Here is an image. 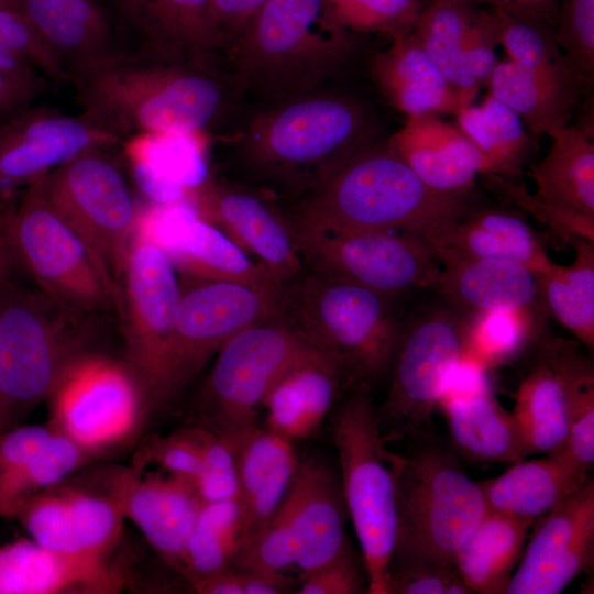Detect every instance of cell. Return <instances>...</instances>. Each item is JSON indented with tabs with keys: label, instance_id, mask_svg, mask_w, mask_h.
I'll return each mask as SVG.
<instances>
[{
	"label": "cell",
	"instance_id": "6da1fadb",
	"mask_svg": "<svg viewBox=\"0 0 594 594\" xmlns=\"http://www.w3.org/2000/svg\"><path fill=\"white\" fill-rule=\"evenodd\" d=\"M76 101L90 121L118 139L209 132L226 103L213 66L120 50L75 75Z\"/></svg>",
	"mask_w": 594,
	"mask_h": 594
},
{
	"label": "cell",
	"instance_id": "7a4b0ae2",
	"mask_svg": "<svg viewBox=\"0 0 594 594\" xmlns=\"http://www.w3.org/2000/svg\"><path fill=\"white\" fill-rule=\"evenodd\" d=\"M358 101L316 91L275 103L239 140L244 167L270 191H311L348 156L372 141Z\"/></svg>",
	"mask_w": 594,
	"mask_h": 594
},
{
	"label": "cell",
	"instance_id": "3957f363",
	"mask_svg": "<svg viewBox=\"0 0 594 594\" xmlns=\"http://www.w3.org/2000/svg\"><path fill=\"white\" fill-rule=\"evenodd\" d=\"M470 209V193L432 190L387 142L371 141L306 194L293 212L344 229L420 235Z\"/></svg>",
	"mask_w": 594,
	"mask_h": 594
},
{
	"label": "cell",
	"instance_id": "277c9868",
	"mask_svg": "<svg viewBox=\"0 0 594 594\" xmlns=\"http://www.w3.org/2000/svg\"><path fill=\"white\" fill-rule=\"evenodd\" d=\"M101 320L23 280L0 290V431L23 424L92 344Z\"/></svg>",
	"mask_w": 594,
	"mask_h": 594
},
{
	"label": "cell",
	"instance_id": "5b68a950",
	"mask_svg": "<svg viewBox=\"0 0 594 594\" xmlns=\"http://www.w3.org/2000/svg\"><path fill=\"white\" fill-rule=\"evenodd\" d=\"M353 35L323 0H267L229 48L238 82L277 103L316 91L350 57Z\"/></svg>",
	"mask_w": 594,
	"mask_h": 594
},
{
	"label": "cell",
	"instance_id": "8992f818",
	"mask_svg": "<svg viewBox=\"0 0 594 594\" xmlns=\"http://www.w3.org/2000/svg\"><path fill=\"white\" fill-rule=\"evenodd\" d=\"M392 298L315 272L284 285L280 315L341 367L344 386L369 387L391 370L402 326Z\"/></svg>",
	"mask_w": 594,
	"mask_h": 594
},
{
	"label": "cell",
	"instance_id": "52a82bcc",
	"mask_svg": "<svg viewBox=\"0 0 594 594\" xmlns=\"http://www.w3.org/2000/svg\"><path fill=\"white\" fill-rule=\"evenodd\" d=\"M396 535L389 570L415 564H455V556L487 512L479 482L455 454L421 443L393 453Z\"/></svg>",
	"mask_w": 594,
	"mask_h": 594
},
{
	"label": "cell",
	"instance_id": "ba28073f",
	"mask_svg": "<svg viewBox=\"0 0 594 594\" xmlns=\"http://www.w3.org/2000/svg\"><path fill=\"white\" fill-rule=\"evenodd\" d=\"M342 495L361 550L367 593L388 594L396 535L393 452L385 447L366 387H354L331 416Z\"/></svg>",
	"mask_w": 594,
	"mask_h": 594
},
{
	"label": "cell",
	"instance_id": "9c48e42d",
	"mask_svg": "<svg viewBox=\"0 0 594 594\" xmlns=\"http://www.w3.org/2000/svg\"><path fill=\"white\" fill-rule=\"evenodd\" d=\"M112 146H95L64 162L43 178L47 200L82 240L118 311L131 243L141 212Z\"/></svg>",
	"mask_w": 594,
	"mask_h": 594
},
{
	"label": "cell",
	"instance_id": "30bf717a",
	"mask_svg": "<svg viewBox=\"0 0 594 594\" xmlns=\"http://www.w3.org/2000/svg\"><path fill=\"white\" fill-rule=\"evenodd\" d=\"M311 346L280 312L230 338L195 402L194 425L233 442L257 425L277 378Z\"/></svg>",
	"mask_w": 594,
	"mask_h": 594
},
{
	"label": "cell",
	"instance_id": "8fae6325",
	"mask_svg": "<svg viewBox=\"0 0 594 594\" xmlns=\"http://www.w3.org/2000/svg\"><path fill=\"white\" fill-rule=\"evenodd\" d=\"M46 402L50 426L97 460L132 446L153 411L127 363L96 350L66 370Z\"/></svg>",
	"mask_w": 594,
	"mask_h": 594
},
{
	"label": "cell",
	"instance_id": "7c38bea8",
	"mask_svg": "<svg viewBox=\"0 0 594 594\" xmlns=\"http://www.w3.org/2000/svg\"><path fill=\"white\" fill-rule=\"evenodd\" d=\"M136 473L133 465L90 462L29 501L15 520L44 547L109 558L121 538Z\"/></svg>",
	"mask_w": 594,
	"mask_h": 594
},
{
	"label": "cell",
	"instance_id": "4fadbf2b",
	"mask_svg": "<svg viewBox=\"0 0 594 594\" xmlns=\"http://www.w3.org/2000/svg\"><path fill=\"white\" fill-rule=\"evenodd\" d=\"M21 266L48 297L87 318L118 314L116 298L89 250L46 198L43 178L28 187L8 216Z\"/></svg>",
	"mask_w": 594,
	"mask_h": 594
},
{
	"label": "cell",
	"instance_id": "5bb4252c",
	"mask_svg": "<svg viewBox=\"0 0 594 594\" xmlns=\"http://www.w3.org/2000/svg\"><path fill=\"white\" fill-rule=\"evenodd\" d=\"M305 267L388 298L435 287L440 264L419 235L344 229L296 213L287 216Z\"/></svg>",
	"mask_w": 594,
	"mask_h": 594
},
{
	"label": "cell",
	"instance_id": "9a60e30c",
	"mask_svg": "<svg viewBox=\"0 0 594 594\" xmlns=\"http://www.w3.org/2000/svg\"><path fill=\"white\" fill-rule=\"evenodd\" d=\"M282 293L234 282L182 277L157 407L176 397L230 338L278 315Z\"/></svg>",
	"mask_w": 594,
	"mask_h": 594
},
{
	"label": "cell",
	"instance_id": "2e32d148",
	"mask_svg": "<svg viewBox=\"0 0 594 594\" xmlns=\"http://www.w3.org/2000/svg\"><path fill=\"white\" fill-rule=\"evenodd\" d=\"M464 317L451 307L417 315L402 326L386 398L376 410L385 440L422 437L443 380L462 353Z\"/></svg>",
	"mask_w": 594,
	"mask_h": 594
},
{
	"label": "cell",
	"instance_id": "e0dca14e",
	"mask_svg": "<svg viewBox=\"0 0 594 594\" xmlns=\"http://www.w3.org/2000/svg\"><path fill=\"white\" fill-rule=\"evenodd\" d=\"M180 296L176 268L163 246L141 223L124 270L118 311L124 342L123 361L157 408L162 370Z\"/></svg>",
	"mask_w": 594,
	"mask_h": 594
},
{
	"label": "cell",
	"instance_id": "ac0fdd59",
	"mask_svg": "<svg viewBox=\"0 0 594 594\" xmlns=\"http://www.w3.org/2000/svg\"><path fill=\"white\" fill-rule=\"evenodd\" d=\"M120 141L84 113L43 106L32 105L0 120V212L10 210L28 187L78 153Z\"/></svg>",
	"mask_w": 594,
	"mask_h": 594
},
{
	"label": "cell",
	"instance_id": "d6986e66",
	"mask_svg": "<svg viewBox=\"0 0 594 594\" xmlns=\"http://www.w3.org/2000/svg\"><path fill=\"white\" fill-rule=\"evenodd\" d=\"M183 198L197 218L221 230L283 285L304 273L288 217L262 194L207 176Z\"/></svg>",
	"mask_w": 594,
	"mask_h": 594
},
{
	"label": "cell",
	"instance_id": "ffe728a7",
	"mask_svg": "<svg viewBox=\"0 0 594 594\" xmlns=\"http://www.w3.org/2000/svg\"><path fill=\"white\" fill-rule=\"evenodd\" d=\"M506 594H558L594 566V481L534 525Z\"/></svg>",
	"mask_w": 594,
	"mask_h": 594
},
{
	"label": "cell",
	"instance_id": "44dd1931",
	"mask_svg": "<svg viewBox=\"0 0 594 594\" xmlns=\"http://www.w3.org/2000/svg\"><path fill=\"white\" fill-rule=\"evenodd\" d=\"M299 578L327 563L350 543L340 480L321 460H300L282 503Z\"/></svg>",
	"mask_w": 594,
	"mask_h": 594
},
{
	"label": "cell",
	"instance_id": "7402d4cb",
	"mask_svg": "<svg viewBox=\"0 0 594 594\" xmlns=\"http://www.w3.org/2000/svg\"><path fill=\"white\" fill-rule=\"evenodd\" d=\"M94 461L48 422L0 431V517L15 519L33 497Z\"/></svg>",
	"mask_w": 594,
	"mask_h": 594
},
{
	"label": "cell",
	"instance_id": "603a6c76",
	"mask_svg": "<svg viewBox=\"0 0 594 594\" xmlns=\"http://www.w3.org/2000/svg\"><path fill=\"white\" fill-rule=\"evenodd\" d=\"M125 584L109 558L56 551L31 538L0 546V594H116Z\"/></svg>",
	"mask_w": 594,
	"mask_h": 594
},
{
	"label": "cell",
	"instance_id": "cb8c5ba5",
	"mask_svg": "<svg viewBox=\"0 0 594 594\" xmlns=\"http://www.w3.org/2000/svg\"><path fill=\"white\" fill-rule=\"evenodd\" d=\"M135 37L131 51L213 66L226 48L210 0H117Z\"/></svg>",
	"mask_w": 594,
	"mask_h": 594
},
{
	"label": "cell",
	"instance_id": "d4e9b609",
	"mask_svg": "<svg viewBox=\"0 0 594 594\" xmlns=\"http://www.w3.org/2000/svg\"><path fill=\"white\" fill-rule=\"evenodd\" d=\"M204 504L194 481L138 469L125 519L138 527L162 562L183 578L187 544Z\"/></svg>",
	"mask_w": 594,
	"mask_h": 594
},
{
	"label": "cell",
	"instance_id": "484cf974",
	"mask_svg": "<svg viewBox=\"0 0 594 594\" xmlns=\"http://www.w3.org/2000/svg\"><path fill=\"white\" fill-rule=\"evenodd\" d=\"M386 142L429 188L440 194H469L477 175L493 174L481 151L457 125L438 116L407 118Z\"/></svg>",
	"mask_w": 594,
	"mask_h": 594
},
{
	"label": "cell",
	"instance_id": "4316f807",
	"mask_svg": "<svg viewBox=\"0 0 594 594\" xmlns=\"http://www.w3.org/2000/svg\"><path fill=\"white\" fill-rule=\"evenodd\" d=\"M419 237L433 255L513 261L536 276L553 262L528 222L502 209H470L461 217L432 226Z\"/></svg>",
	"mask_w": 594,
	"mask_h": 594
},
{
	"label": "cell",
	"instance_id": "83f0119b",
	"mask_svg": "<svg viewBox=\"0 0 594 594\" xmlns=\"http://www.w3.org/2000/svg\"><path fill=\"white\" fill-rule=\"evenodd\" d=\"M440 274L433 288L462 316L520 308L547 317L537 276L513 261L435 254Z\"/></svg>",
	"mask_w": 594,
	"mask_h": 594
},
{
	"label": "cell",
	"instance_id": "f1b7e54d",
	"mask_svg": "<svg viewBox=\"0 0 594 594\" xmlns=\"http://www.w3.org/2000/svg\"><path fill=\"white\" fill-rule=\"evenodd\" d=\"M344 385L340 365L311 348L271 387L263 400L265 428L295 442L312 436Z\"/></svg>",
	"mask_w": 594,
	"mask_h": 594
},
{
	"label": "cell",
	"instance_id": "f546056e",
	"mask_svg": "<svg viewBox=\"0 0 594 594\" xmlns=\"http://www.w3.org/2000/svg\"><path fill=\"white\" fill-rule=\"evenodd\" d=\"M68 80L122 47L96 0H18Z\"/></svg>",
	"mask_w": 594,
	"mask_h": 594
},
{
	"label": "cell",
	"instance_id": "4dcf8cb0",
	"mask_svg": "<svg viewBox=\"0 0 594 594\" xmlns=\"http://www.w3.org/2000/svg\"><path fill=\"white\" fill-rule=\"evenodd\" d=\"M141 222L166 251L182 277L234 282L276 293L284 288L221 230L196 216L178 222L168 233L153 230L143 216Z\"/></svg>",
	"mask_w": 594,
	"mask_h": 594
},
{
	"label": "cell",
	"instance_id": "1f68e13d",
	"mask_svg": "<svg viewBox=\"0 0 594 594\" xmlns=\"http://www.w3.org/2000/svg\"><path fill=\"white\" fill-rule=\"evenodd\" d=\"M232 443L238 462V499L248 540L271 519L285 499L300 459L293 441L257 425L245 430Z\"/></svg>",
	"mask_w": 594,
	"mask_h": 594
},
{
	"label": "cell",
	"instance_id": "d6a6232c",
	"mask_svg": "<svg viewBox=\"0 0 594 594\" xmlns=\"http://www.w3.org/2000/svg\"><path fill=\"white\" fill-rule=\"evenodd\" d=\"M371 75L392 107L407 118L454 113L465 106L411 33L393 38L373 57Z\"/></svg>",
	"mask_w": 594,
	"mask_h": 594
},
{
	"label": "cell",
	"instance_id": "836d02e7",
	"mask_svg": "<svg viewBox=\"0 0 594 594\" xmlns=\"http://www.w3.org/2000/svg\"><path fill=\"white\" fill-rule=\"evenodd\" d=\"M592 479L560 457L514 462L496 477L479 482L488 509L539 519Z\"/></svg>",
	"mask_w": 594,
	"mask_h": 594
},
{
	"label": "cell",
	"instance_id": "e575fe53",
	"mask_svg": "<svg viewBox=\"0 0 594 594\" xmlns=\"http://www.w3.org/2000/svg\"><path fill=\"white\" fill-rule=\"evenodd\" d=\"M583 82L575 77L529 69L498 61L487 81L488 94L510 108L526 130L550 138L568 125Z\"/></svg>",
	"mask_w": 594,
	"mask_h": 594
},
{
	"label": "cell",
	"instance_id": "d590c367",
	"mask_svg": "<svg viewBox=\"0 0 594 594\" xmlns=\"http://www.w3.org/2000/svg\"><path fill=\"white\" fill-rule=\"evenodd\" d=\"M537 520L487 509L454 560L473 593L506 594Z\"/></svg>",
	"mask_w": 594,
	"mask_h": 594
},
{
	"label": "cell",
	"instance_id": "8d00e7d4",
	"mask_svg": "<svg viewBox=\"0 0 594 594\" xmlns=\"http://www.w3.org/2000/svg\"><path fill=\"white\" fill-rule=\"evenodd\" d=\"M528 457L553 453L568 432V394L548 340L539 345L537 361L520 382L512 411Z\"/></svg>",
	"mask_w": 594,
	"mask_h": 594
},
{
	"label": "cell",
	"instance_id": "74e56055",
	"mask_svg": "<svg viewBox=\"0 0 594 594\" xmlns=\"http://www.w3.org/2000/svg\"><path fill=\"white\" fill-rule=\"evenodd\" d=\"M551 139L546 157L529 170L536 195L563 210L594 219L593 134L566 125Z\"/></svg>",
	"mask_w": 594,
	"mask_h": 594
},
{
	"label": "cell",
	"instance_id": "f35d334b",
	"mask_svg": "<svg viewBox=\"0 0 594 594\" xmlns=\"http://www.w3.org/2000/svg\"><path fill=\"white\" fill-rule=\"evenodd\" d=\"M457 452L481 462L514 463L528 457L516 420L494 392L440 409Z\"/></svg>",
	"mask_w": 594,
	"mask_h": 594
},
{
	"label": "cell",
	"instance_id": "ab89813d",
	"mask_svg": "<svg viewBox=\"0 0 594 594\" xmlns=\"http://www.w3.org/2000/svg\"><path fill=\"white\" fill-rule=\"evenodd\" d=\"M569 265L554 262L537 275L547 315L570 331L587 350L594 348V242L574 239Z\"/></svg>",
	"mask_w": 594,
	"mask_h": 594
},
{
	"label": "cell",
	"instance_id": "60d3db41",
	"mask_svg": "<svg viewBox=\"0 0 594 594\" xmlns=\"http://www.w3.org/2000/svg\"><path fill=\"white\" fill-rule=\"evenodd\" d=\"M471 0H432L422 7L411 34L465 105L479 92L463 65L466 37L480 8Z\"/></svg>",
	"mask_w": 594,
	"mask_h": 594
},
{
	"label": "cell",
	"instance_id": "b9f144b4",
	"mask_svg": "<svg viewBox=\"0 0 594 594\" xmlns=\"http://www.w3.org/2000/svg\"><path fill=\"white\" fill-rule=\"evenodd\" d=\"M461 355L492 371L518 360L539 338L544 318L520 308L463 316Z\"/></svg>",
	"mask_w": 594,
	"mask_h": 594
},
{
	"label": "cell",
	"instance_id": "7bdbcfd3",
	"mask_svg": "<svg viewBox=\"0 0 594 594\" xmlns=\"http://www.w3.org/2000/svg\"><path fill=\"white\" fill-rule=\"evenodd\" d=\"M457 127L481 151L493 174L516 179L531 148V140L519 117L487 94L480 105L460 107Z\"/></svg>",
	"mask_w": 594,
	"mask_h": 594
},
{
	"label": "cell",
	"instance_id": "ee69618b",
	"mask_svg": "<svg viewBox=\"0 0 594 594\" xmlns=\"http://www.w3.org/2000/svg\"><path fill=\"white\" fill-rule=\"evenodd\" d=\"M548 341L563 376L568 394L566 437L563 446L552 454L580 470L591 472L594 463V369L592 360L573 342L562 339Z\"/></svg>",
	"mask_w": 594,
	"mask_h": 594
},
{
	"label": "cell",
	"instance_id": "f6af8a7d",
	"mask_svg": "<svg viewBox=\"0 0 594 594\" xmlns=\"http://www.w3.org/2000/svg\"><path fill=\"white\" fill-rule=\"evenodd\" d=\"M245 540L238 498L204 504L187 544L183 579L190 584L231 569Z\"/></svg>",
	"mask_w": 594,
	"mask_h": 594
},
{
	"label": "cell",
	"instance_id": "bcb514c9",
	"mask_svg": "<svg viewBox=\"0 0 594 594\" xmlns=\"http://www.w3.org/2000/svg\"><path fill=\"white\" fill-rule=\"evenodd\" d=\"M490 9L498 45L504 48L507 59L529 69L575 77L582 81L559 47L553 25L540 19Z\"/></svg>",
	"mask_w": 594,
	"mask_h": 594
},
{
	"label": "cell",
	"instance_id": "7dc6e473",
	"mask_svg": "<svg viewBox=\"0 0 594 594\" xmlns=\"http://www.w3.org/2000/svg\"><path fill=\"white\" fill-rule=\"evenodd\" d=\"M326 15L349 33H382L391 40L413 32L420 0H323Z\"/></svg>",
	"mask_w": 594,
	"mask_h": 594
},
{
	"label": "cell",
	"instance_id": "c3c4849f",
	"mask_svg": "<svg viewBox=\"0 0 594 594\" xmlns=\"http://www.w3.org/2000/svg\"><path fill=\"white\" fill-rule=\"evenodd\" d=\"M488 189L507 202L527 211L540 223L570 244L576 238L594 242V219L563 210L537 195L529 194L524 184L494 174H484Z\"/></svg>",
	"mask_w": 594,
	"mask_h": 594
},
{
	"label": "cell",
	"instance_id": "681fc988",
	"mask_svg": "<svg viewBox=\"0 0 594 594\" xmlns=\"http://www.w3.org/2000/svg\"><path fill=\"white\" fill-rule=\"evenodd\" d=\"M556 41L583 82L594 75V0H558Z\"/></svg>",
	"mask_w": 594,
	"mask_h": 594
},
{
	"label": "cell",
	"instance_id": "f907efd6",
	"mask_svg": "<svg viewBox=\"0 0 594 594\" xmlns=\"http://www.w3.org/2000/svg\"><path fill=\"white\" fill-rule=\"evenodd\" d=\"M197 427L201 455L194 483L202 502L208 504L238 498V462L233 443L208 429Z\"/></svg>",
	"mask_w": 594,
	"mask_h": 594
},
{
	"label": "cell",
	"instance_id": "816d5d0a",
	"mask_svg": "<svg viewBox=\"0 0 594 594\" xmlns=\"http://www.w3.org/2000/svg\"><path fill=\"white\" fill-rule=\"evenodd\" d=\"M200 455L199 431L193 425L164 437H153L135 454L132 465L139 470L154 465L194 481L199 472Z\"/></svg>",
	"mask_w": 594,
	"mask_h": 594
},
{
	"label": "cell",
	"instance_id": "f5cc1de1",
	"mask_svg": "<svg viewBox=\"0 0 594 594\" xmlns=\"http://www.w3.org/2000/svg\"><path fill=\"white\" fill-rule=\"evenodd\" d=\"M0 46L30 62L47 80L68 82V76L20 10L0 8Z\"/></svg>",
	"mask_w": 594,
	"mask_h": 594
},
{
	"label": "cell",
	"instance_id": "db71d44e",
	"mask_svg": "<svg viewBox=\"0 0 594 594\" xmlns=\"http://www.w3.org/2000/svg\"><path fill=\"white\" fill-rule=\"evenodd\" d=\"M300 594H360L367 592L364 563L349 546L337 557L298 580Z\"/></svg>",
	"mask_w": 594,
	"mask_h": 594
},
{
	"label": "cell",
	"instance_id": "11a10c76",
	"mask_svg": "<svg viewBox=\"0 0 594 594\" xmlns=\"http://www.w3.org/2000/svg\"><path fill=\"white\" fill-rule=\"evenodd\" d=\"M455 564H415L388 572V594H472Z\"/></svg>",
	"mask_w": 594,
	"mask_h": 594
},
{
	"label": "cell",
	"instance_id": "9f6ffc18",
	"mask_svg": "<svg viewBox=\"0 0 594 594\" xmlns=\"http://www.w3.org/2000/svg\"><path fill=\"white\" fill-rule=\"evenodd\" d=\"M498 45L495 23L491 9H480L466 37L463 51V65L481 89L487 85L490 76L498 62L495 47Z\"/></svg>",
	"mask_w": 594,
	"mask_h": 594
},
{
	"label": "cell",
	"instance_id": "6f0895ef",
	"mask_svg": "<svg viewBox=\"0 0 594 594\" xmlns=\"http://www.w3.org/2000/svg\"><path fill=\"white\" fill-rule=\"evenodd\" d=\"M490 372L461 355L443 380L437 408L441 409L492 393Z\"/></svg>",
	"mask_w": 594,
	"mask_h": 594
},
{
	"label": "cell",
	"instance_id": "680465c9",
	"mask_svg": "<svg viewBox=\"0 0 594 594\" xmlns=\"http://www.w3.org/2000/svg\"><path fill=\"white\" fill-rule=\"evenodd\" d=\"M267 0H210L213 21L226 48L241 35Z\"/></svg>",
	"mask_w": 594,
	"mask_h": 594
},
{
	"label": "cell",
	"instance_id": "91938a15",
	"mask_svg": "<svg viewBox=\"0 0 594 594\" xmlns=\"http://www.w3.org/2000/svg\"><path fill=\"white\" fill-rule=\"evenodd\" d=\"M46 84V79L25 80L0 69V120L32 106Z\"/></svg>",
	"mask_w": 594,
	"mask_h": 594
},
{
	"label": "cell",
	"instance_id": "94428289",
	"mask_svg": "<svg viewBox=\"0 0 594 594\" xmlns=\"http://www.w3.org/2000/svg\"><path fill=\"white\" fill-rule=\"evenodd\" d=\"M474 3L487 4L515 14L543 20L556 26L558 19V0H471Z\"/></svg>",
	"mask_w": 594,
	"mask_h": 594
},
{
	"label": "cell",
	"instance_id": "6125c7cd",
	"mask_svg": "<svg viewBox=\"0 0 594 594\" xmlns=\"http://www.w3.org/2000/svg\"><path fill=\"white\" fill-rule=\"evenodd\" d=\"M10 210L0 212V290L12 284L22 282L26 277L13 248L8 229Z\"/></svg>",
	"mask_w": 594,
	"mask_h": 594
},
{
	"label": "cell",
	"instance_id": "be15d7a7",
	"mask_svg": "<svg viewBox=\"0 0 594 594\" xmlns=\"http://www.w3.org/2000/svg\"><path fill=\"white\" fill-rule=\"evenodd\" d=\"M0 8L20 10L18 0H0Z\"/></svg>",
	"mask_w": 594,
	"mask_h": 594
}]
</instances>
